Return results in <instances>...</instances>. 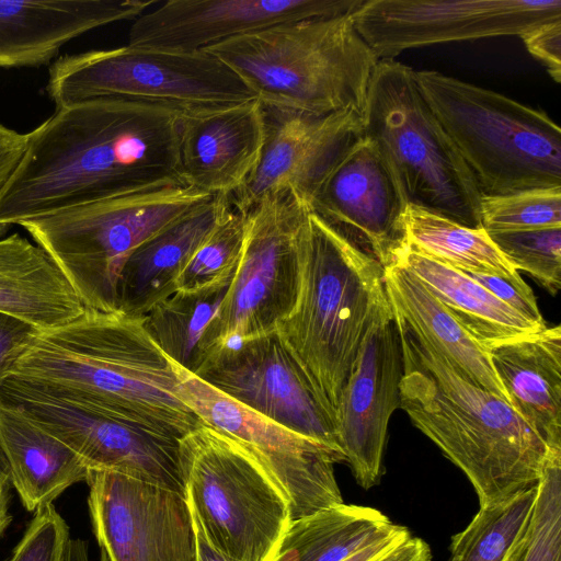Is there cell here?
Segmentation results:
<instances>
[{
	"label": "cell",
	"instance_id": "cell-10",
	"mask_svg": "<svg viewBox=\"0 0 561 561\" xmlns=\"http://www.w3.org/2000/svg\"><path fill=\"white\" fill-rule=\"evenodd\" d=\"M46 92L55 110L114 99L156 104L181 115L256 99L228 66L205 50L181 53L128 46L58 58L49 68Z\"/></svg>",
	"mask_w": 561,
	"mask_h": 561
},
{
	"label": "cell",
	"instance_id": "cell-23",
	"mask_svg": "<svg viewBox=\"0 0 561 561\" xmlns=\"http://www.w3.org/2000/svg\"><path fill=\"white\" fill-rule=\"evenodd\" d=\"M230 206L229 197L214 196L136 248L121 273L118 312L144 318L176 291L178 277Z\"/></svg>",
	"mask_w": 561,
	"mask_h": 561
},
{
	"label": "cell",
	"instance_id": "cell-1",
	"mask_svg": "<svg viewBox=\"0 0 561 561\" xmlns=\"http://www.w3.org/2000/svg\"><path fill=\"white\" fill-rule=\"evenodd\" d=\"M180 124L178 112L137 101L99 99L56 108L26 134L24 153L0 191V238L64 208L184 183Z\"/></svg>",
	"mask_w": 561,
	"mask_h": 561
},
{
	"label": "cell",
	"instance_id": "cell-30",
	"mask_svg": "<svg viewBox=\"0 0 561 561\" xmlns=\"http://www.w3.org/2000/svg\"><path fill=\"white\" fill-rule=\"evenodd\" d=\"M408 242L420 253L462 272L523 279L482 227L471 228L409 204Z\"/></svg>",
	"mask_w": 561,
	"mask_h": 561
},
{
	"label": "cell",
	"instance_id": "cell-38",
	"mask_svg": "<svg viewBox=\"0 0 561 561\" xmlns=\"http://www.w3.org/2000/svg\"><path fill=\"white\" fill-rule=\"evenodd\" d=\"M465 273L525 318L540 325H547L538 308L536 297L524 279L514 280L477 272Z\"/></svg>",
	"mask_w": 561,
	"mask_h": 561
},
{
	"label": "cell",
	"instance_id": "cell-42",
	"mask_svg": "<svg viewBox=\"0 0 561 561\" xmlns=\"http://www.w3.org/2000/svg\"><path fill=\"white\" fill-rule=\"evenodd\" d=\"M410 536L408 528L393 524L382 536L344 561H377Z\"/></svg>",
	"mask_w": 561,
	"mask_h": 561
},
{
	"label": "cell",
	"instance_id": "cell-15",
	"mask_svg": "<svg viewBox=\"0 0 561 561\" xmlns=\"http://www.w3.org/2000/svg\"><path fill=\"white\" fill-rule=\"evenodd\" d=\"M194 375L266 419L340 449L334 420L276 330L225 343Z\"/></svg>",
	"mask_w": 561,
	"mask_h": 561
},
{
	"label": "cell",
	"instance_id": "cell-41",
	"mask_svg": "<svg viewBox=\"0 0 561 561\" xmlns=\"http://www.w3.org/2000/svg\"><path fill=\"white\" fill-rule=\"evenodd\" d=\"M26 146V134L0 123V191L16 169Z\"/></svg>",
	"mask_w": 561,
	"mask_h": 561
},
{
	"label": "cell",
	"instance_id": "cell-4",
	"mask_svg": "<svg viewBox=\"0 0 561 561\" xmlns=\"http://www.w3.org/2000/svg\"><path fill=\"white\" fill-rule=\"evenodd\" d=\"M388 306L382 265L309 210L297 301L276 331L334 423L362 342Z\"/></svg>",
	"mask_w": 561,
	"mask_h": 561
},
{
	"label": "cell",
	"instance_id": "cell-9",
	"mask_svg": "<svg viewBox=\"0 0 561 561\" xmlns=\"http://www.w3.org/2000/svg\"><path fill=\"white\" fill-rule=\"evenodd\" d=\"M190 508L230 561H274L291 522L289 502L233 439L201 425L180 439Z\"/></svg>",
	"mask_w": 561,
	"mask_h": 561
},
{
	"label": "cell",
	"instance_id": "cell-11",
	"mask_svg": "<svg viewBox=\"0 0 561 561\" xmlns=\"http://www.w3.org/2000/svg\"><path fill=\"white\" fill-rule=\"evenodd\" d=\"M309 210L287 193L265 197L244 214L242 253L228 293L201 340L199 365L229 341L276 330L293 311Z\"/></svg>",
	"mask_w": 561,
	"mask_h": 561
},
{
	"label": "cell",
	"instance_id": "cell-17",
	"mask_svg": "<svg viewBox=\"0 0 561 561\" xmlns=\"http://www.w3.org/2000/svg\"><path fill=\"white\" fill-rule=\"evenodd\" d=\"M263 107L266 135L260 160L229 197L230 204L245 214L265 197L289 193L309 207L325 176L364 137L363 114L344 110L317 115Z\"/></svg>",
	"mask_w": 561,
	"mask_h": 561
},
{
	"label": "cell",
	"instance_id": "cell-18",
	"mask_svg": "<svg viewBox=\"0 0 561 561\" xmlns=\"http://www.w3.org/2000/svg\"><path fill=\"white\" fill-rule=\"evenodd\" d=\"M408 206L388 162L364 136L325 176L309 208L385 268L409 245Z\"/></svg>",
	"mask_w": 561,
	"mask_h": 561
},
{
	"label": "cell",
	"instance_id": "cell-16",
	"mask_svg": "<svg viewBox=\"0 0 561 561\" xmlns=\"http://www.w3.org/2000/svg\"><path fill=\"white\" fill-rule=\"evenodd\" d=\"M92 530L108 561H196L182 494L108 470H90Z\"/></svg>",
	"mask_w": 561,
	"mask_h": 561
},
{
	"label": "cell",
	"instance_id": "cell-19",
	"mask_svg": "<svg viewBox=\"0 0 561 561\" xmlns=\"http://www.w3.org/2000/svg\"><path fill=\"white\" fill-rule=\"evenodd\" d=\"M403 356L391 306L366 333L342 391L336 416L337 444L363 489L379 483L388 424L400 408Z\"/></svg>",
	"mask_w": 561,
	"mask_h": 561
},
{
	"label": "cell",
	"instance_id": "cell-28",
	"mask_svg": "<svg viewBox=\"0 0 561 561\" xmlns=\"http://www.w3.org/2000/svg\"><path fill=\"white\" fill-rule=\"evenodd\" d=\"M393 264L412 272L481 344L529 335L547 327L525 318L465 272L433 260L410 245Z\"/></svg>",
	"mask_w": 561,
	"mask_h": 561
},
{
	"label": "cell",
	"instance_id": "cell-44",
	"mask_svg": "<svg viewBox=\"0 0 561 561\" xmlns=\"http://www.w3.org/2000/svg\"><path fill=\"white\" fill-rule=\"evenodd\" d=\"M11 486L8 463L0 449V537L11 523V515L9 513Z\"/></svg>",
	"mask_w": 561,
	"mask_h": 561
},
{
	"label": "cell",
	"instance_id": "cell-8",
	"mask_svg": "<svg viewBox=\"0 0 561 561\" xmlns=\"http://www.w3.org/2000/svg\"><path fill=\"white\" fill-rule=\"evenodd\" d=\"M363 117L364 136L388 162L409 204L481 227L477 181L423 98L415 70L379 60Z\"/></svg>",
	"mask_w": 561,
	"mask_h": 561
},
{
	"label": "cell",
	"instance_id": "cell-3",
	"mask_svg": "<svg viewBox=\"0 0 561 561\" xmlns=\"http://www.w3.org/2000/svg\"><path fill=\"white\" fill-rule=\"evenodd\" d=\"M393 317L403 356L400 408L463 472L479 505L537 485L551 453L561 449L549 448L506 401L462 376Z\"/></svg>",
	"mask_w": 561,
	"mask_h": 561
},
{
	"label": "cell",
	"instance_id": "cell-40",
	"mask_svg": "<svg viewBox=\"0 0 561 561\" xmlns=\"http://www.w3.org/2000/svg\"><path fill=\"white\" fill-rule=\"evenodd\" d=\"M531 56L541 61L550 77L561 82V20L539 25L520 36Z\"/></svg>",
	"mask_w": 561,
	"mask_h": 561
},
{
	"label": "cell",
	"instance_id": "cell-45",
	"mask_svg": "<svg viewBox=\"0 0 561 561\" xmlns=\"http://www.w3.org/2000/svg\"><path fill=\"white\" fill-rule=\"evenodd\" d=\"M190 511L196 539V561H230L209 543L196 515L191 508Z\"/></svg>",
	"mask_w": 561,
	"mask_h": 561
},
{
	"label": "cell",
	"instance_id": "cell-29",
	"mask_svg": "<svg viewBox=\"0 0 561 561\" xmlns=\"http://www.w3.org/2000/svg\"><path fill=\"white\" fill-rule=\"evenodd\" d=\"M392 525L376 508L333 505L291 520L274 561H344Z\"/></svg>",
	"mask_w": 561,
	"mask_h": 561
},
{
	"label": "cell",
	"instance_id": "cell-22",
	"mask_svg": "<svg viewBox=\"0 0 561 561\" xmlns=\"http://www.w3.org/2000/svg\"><path fill=\"white\" fill-rule=\"evenodd\" d=\"M152 0H0V68L48 64L92 30L135 20Z\"/></svg>",
	"mask_w": 561,
	"mask_h": 561
},
{
	"label": "cell",
	"instance_id": "cell-39",
	"mask_svg": "<svg viewBox=\"0 0 561 561\" xmlns=\"http://www.w3.org/2000/svg\"><path fill=\"white\" fill-rule=\"evenodd\" d=\"M37 332L28 323L0 312V389L11 378Z\"/></svg>",
	"mask_w": 561,
	"mask_h": 561
},
{
	"label": "cell",
	"instance_id": "cell-14",
	"mask_svg": "<svg viewBox=\"0 0 561 561\" xmlns=\"http://www.w3.org/2000/svg\"><path fill=\"white\" fill-rule=\"evenodd\" d=\"M376 57L434 44L522 36L561 20V0H364L353 12Z\"/></svg>",
	"mask_w": 561,
	"mask_h": 561
},
{
	"label": "cell",
	"instance_id": "cell-31",
	"mask_svg": "<svg viewBox=\"0 0 561 561\" xmlns=\"http://www.w3.org/2000/svg\"><path fill=\"white\" fill-rule=\"evenodd\" d=\"M234 273L195 290H176L142 318L149 336L174 365L192 374L196 371L201 340L225 299Z\"/></svg>",
	"mask_w": 561,
	"mask_h": 561
},
{
	"label": "cell",
	"instance_id": "cell-13",
	"mask_svg": "<svg viewBox=\"0 0 561 561\" xmlns=\"http://www.w3.org/2000/svg\"><path fill=\"white\" fill-rule=\"evenodd\" d=\"M0 397L72 449L90 470L115 471L186 497L180 439L83 408L12 377L0 389Z\"/></svg>",
	"mask_w": 561,
	"mask_h": 561
},
{
	"label": "cell",
	"instance_id": "cell-43",
	"mask_svg": "<svg viewBox=\"0 0 561 561\" xmlns=\"http://www.w3.org/2000/svg\"><path fill=\"white\" fill-rule=\"evenodd\" d=\"M377 561H432L430 546L412 535Z\"/></svg>",
	"mask_w": 561,
	"mask_h": 561
},
{
	"label": "cell",
	"instance_id": "cell-37",
	"mask_svg": "<svg viewBox=\"0 0 561 561\" xmlns=\"http://www.w3.org/2000/svg\"><path fill=\"white\" fill-rule=\"evenodd\" d=\"M69 539V528L55 506H42L7 561H64Z\"/></svg>",
	"mask_w": 561,
	"mask_h": 561
},
{
	"label": "cell",
	"instance_id": "cell-33",
	"mask_svg": "<svg viewBox=\"0 0 561 561\" xmlns=\"http://www.w3.org/2000/svg\"><path fill=\"white\" fill-rule=\"evenodd\" d=\"M505 561H561V450L551 453L529 523Z\"/></svg>",
	"mask_w": 561,
	"mask_h": 561
},
{
	"label": "cell",
	"instance_id": "cell-2",
	"mask_svg": "<svg viewBox=\"0 0 561 561\" xmlns=\"http://www.w3.org/2000/svg\"><path fill=\"white\" fill-rule=\"evenodd\" d=\"M12 378L104 415L181 439L203 425L178 394L175 365L142 318L84 311L38 331Z\"/></svg>",
	"mask_w": 561,
	"mask_h": 561
},
{
	"label": "cell",
	"instance_id": "cell-34",
	"mask_svg": "<svg viewBox=\"0 0 561 561\" xmlns=\"http://www.w3.org/2000/svg\"><path fill=\"white\" fill-rule=\"evenodd\" d=\"M244 232V214L230 206L178 277L176 290H195L234 272L242 253Z\"/></svg>",
	"mask_w": 561,
	"mask_h": 561
},
{
	"label": "cell",
	"instance_id": "cell-20",
	"mask_svg": "<svg viewBox=\"0 0 561 561\" xmlns=\"http://www.w3.org/2000/svg\"><path fill=\"white\" fill-rule=\"evenodd\" d=\"M364 0H169L134 20L130 48L195 53L280 23L351 13Z\"/></svg>",
	"mask_w": 561,
	"mask_h": 561
},
{
	"label": "cell",
	"instance_id": "cell-5",
	"mask_svg": "<svg viewBox=\"0 0 561 561\" xmlns=\"http://www.w3.org/2000/svg\"><path fill=\"white\" fill-rule=\"evenodd\" d=\"M205 51L228 66L264 106L307 114L364 115L379 59L353 12L273 25Z\"/></svg>",
	"mask_w": 561,
	"mask_h": 561
},
{
	"label": "cell",
	"instance_id": "cell-36",
	"mask_svg": "<svg viewBox=\"0 0 561 561\" xmlns=\"http://www.w3.org/2000/svg\"><path fill=\"white\" fill-rule=\"evenodd\" d=\"M480 216L486 231L561 227V187L482 195Z\"/></svg>",
	"mask_w": 561,
	"mask_h": 561
},
{
	"label": "cell",
	"instance_id": "cell-35",
	"mask_svg": "<svg viewBox=\"0 0 561 561\" xmlns=\"http://www.w3.org/2000/svg\"><path fill=\"white\" fill-rule=\"evenodd\" d=\"M486 232L515 270L527 272L551 295L559 291L561 227Z\"/></svg>",
	"mask_w": 561,
	"mask_h": 561
},
{
	"label": "cell",
	"instance_id": "cell-26",
	"mask_svg": "<svg viewBox=\"0 0 561 561\" xmlns=\"http://www.w3.org/2000/svg\"><path fill=\"white\" fill-rule=\"evenodd\" d=\"M0 449L12 486L23 506L35 513L66 489L87 481L90 469L67 445L37 426L0 397Z\"/></svg>",
	"mask_w": 561,
	"mask_h": 561
},
{
	"label": "cell",
	"instance_id": "cell-7",
	"mask_svg": "<svg viewBox=\"0 0 561 561\" xmlns=\"http://www.w3.org/2000/svg\"><path fill=\"white\" fill-rule=\"evenodd\" d=\"M214 196L184 183L149 186L64 208L21 226L57 264L84 309L118 312L131 252Z\"/></svg>",
	"mask_w": 561,
	"mask_h": 561
},
{
	"label": "cell",
	"instance_id": "cell-32",
	"mask_svg": "<svg viewBox=\"0 0 561 561\" xmlns=\"http://www.w3.org/2000/svg\"><path fill=\"white\" fill-rule=\"evenodd\" d=\"M536 495L534 485L480 506L467 527L453 536L447 561H505L529 523Z\"/></svg>",
	"mask_w": 561,
	"mask_h": 561
},
{
	"label": "cell",
	"instance_id": "cell-24",
	"mask_svg": "<svg viewBox=\"0 0 561 561\" xmlns=\"http://www.w3.org/2000/svg\"><path fill=\"white\" fill-rule=\"evenodd\" d=\"M512 408L552 449H561V328L482 344Z\"/></svg>",
	"mask_w": 561,
	"mask_h": 561
},
{
	"label": "cell",
	"instance_id": "cell-25",
	"mask_svg": "<svg viewBox=\"0 0 561 561\" xmlns=\"http://www.w3.org/2000/svg\"><path fill=\"white\" fill-rule=\"evenodd\" d=\"M383 270L386 293L393 313L462 376L512 407L486 348L412 272L400 264Z\"/></svg>",
	"mask_w": 561,
	"mask_h": 561
},
{
	"label": "cell",
	"instance_id": "cell-27",
	"mask_svg": "<svg viewBox=\"0 0 561 561\" xmlns=\"http://www.w3.org/2000/svg\"><path fill=\"white\" fill-rule=\"evenodd\" d=\"M84 307L54 260L18 232L0 238V312L38 331L72 321Z\"/></svg>",
	"mask_w": 561,
	"mask_h": 561
},
{
	"label": "cell",
	"instance_id": "cell-21",
	"mask_svg": "<svg viewBox=\"0 0 561 561\" xmlns=\"http://www.w3.org/2000/svg\"><path fill=\"white\" fill-rule=\"evenodd\" d=\"M266 135L259 100L181 115L179 158L183 182L210 196L230 197L248 181Z\"/></svg>",
	"mask_w": 561,
	"mask_h": 561
},
{
	"label": "cell",
	"instance_id": "cell-6",
	"mask_svg": "<svg viewBox=\"0 0 561 561\" xmlns=\"http://www.w3.org/2000/svg\"><path fill=\"white\" fill-rule=\"evenodd\" d=\"M415 80L482 195L561 187V129L545 112L433 70Z\"/></svg>",
	"mask_w": 561,
	"mask_h": 561
},
{
	"label": "cell",
	"instance_id": "cell-12",
	"mask_svg": "<svg viewBox=\"0 0 561 561\" xmlns=\"http://www.w3.org/2000/svg\"><path fill=\"white\" fill-rule=\"evenodd\" d=\"M178 394L202 420L237 442L280 489L291 520L342 504L334 465L340 449L293 432L248 409L175 365Z\"/></svg>",
	"mask_w": 561,
	"mask_h": 561
},
{
	"label": "cell",
	"instance_id": "cell-46",
	"mask_svg": "<svg viewBox=\"0 0 561 561\" xmlns=\"http://www.w3.org/2000/svg\"><path fill=\"white\" fill-rule=\"evenodd\" d=\"M64 561H90L87 542L82 539H69L66 546ZM100 561H108L105 552L102 550Z\"/></svg>",
	"mask_w": 561,
	"mask_h": 561
}]
</instances>
